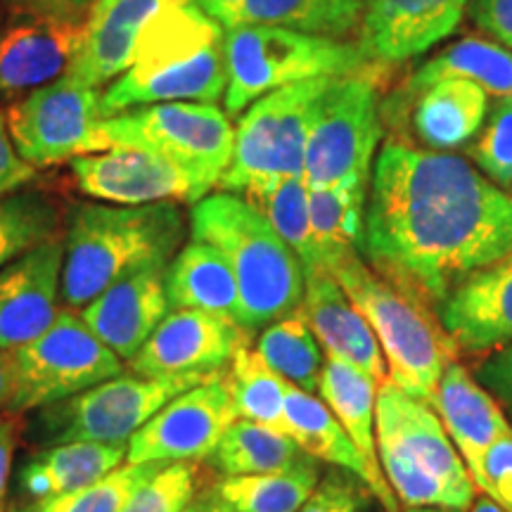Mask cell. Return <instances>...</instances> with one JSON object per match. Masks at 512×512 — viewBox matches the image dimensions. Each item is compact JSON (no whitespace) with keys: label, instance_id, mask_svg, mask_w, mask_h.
<instances>
[{"label":"cell","instance_id":"6da1fadb","mask_svg":"<svg viewBox=\"0 0 512 512\" xmlns=\"http://www.w3.org/2000/svg\"><path fill=\"white\" fill-rule=\"evenodd\" d=\"M512 252V195L451 152L389 138L373 164L358 254L434 309Z\"/></svg>","mask_w":512,"mask_h":512},{"label":"cell","instance_id":"7a4b0ae2","mask_svg":"<svg viewBox=\"0 0 512 512\" xmlns=\"http://www.w3.org/2000/svg\"><path fill=\"white\" fill-rule=\"evenodd\" d=\"M188 223L181 204L86 202L69 209L60 297L83 309L119 280L166 268L185 245Z\"/></svg>","mask_w":512,"mask_h":512},{"label":"cell","instance_id":"3957f363","mask_svg":"<svg viewBox=\"0 0 512 512\" xmlns=\"http://www.w3.org/2000/svg\"><path fill=\"white\" fill-rule=\"evenodd\" d=\"M228 88L226 29L195 0H174L140 41L136 60L102 88V117L159 102H211Z\"/></svg>","mask_w":512,"mask_h":512},{"label":"cell","instance_id":"277c9868","mask_svg":"<svg viewBox=\"0 0 512 512\" xmlns=\"http://www.w3.org/2000/svg\"><path fill=\"white\" fill-rule=\"evenodd\" d=\"M190 235L226 256L240 292V325L252 337L302 306V261L240 195L221 190L192 204Z\"/></svg>","mask_w":512,"mask_h":512},{"label":"cell","instance_id":"5b68a950","mask_svg":"<svg viewBox=\"0 0 512 512\" xmlns=\"http://www.w3.org/2000/svg\"><path fill=\"white\" fill-rule=\"evenodd\" d=\"M328 271L373 328L387 380L432 406L441 375L458 356L437 309L377 273L358 252L339 256Z\"/></svg>","mask_w":512,"mask_h":512},{"label":"cell","instance_id":"8992f818","mask_svg":"<svg viewBox=\"0 0 512 512\" xmlns=\"http://www.w3.org/2000/svg\"><path fill=\"white\" fill-rule=\"evenodd\" d=\"M228 117L278 88L323 76H351L380 67L363 55L356 41H330L268 24H238L226 29Z\"/></svg>","mask_w":512,"mask_h":512},{"label":"cell","instance_id":"52a82bcc","mask_svg":"<svg viewBox=\"0 0 512 512\" xmlns=\"http://www.w3.org/2000/svg\"><path fill=\"white\" fill-rule=\"evenodd\" d=\"M335 79L299 81L252 102L235 128L233 162L219 188L252 202L287 178L304 176L311 126Z\"/></svg>","mask_w":512,"mask_h":512},{"label":"cell","instance_id":"ba28073f","mask_svg":"<svg viewBox=\"0 0 512 512\" xmlns=\"http://www.w3.org/2000/svg\"><path fill=\"white\" fill-rule=\"evenodd\" d=\"M337 76L320 102L304 159L309 188H368L382 140L380 72Z\"/></svg>","mask_w":512,"mask_h":512},{"label":"cell","instance_id":"9c48e42d","mask_svg":"<svg viewBox=\"0 0 512 512\" xmlns=\"http://www.w3.org/2000/svg\"><path fill=\"white\" fill-rule=\"evenodd\" d=\"M112 145L155 152L181 166L209 190L219 188L233 162L235 126L211 102H159L102 119Z\"/></svg>","mask_w":512,"mask_h":512},{"label":"cell","instance_id":"30bf717a","mask_svg":"<svg viewBox=\"0 0 512 512\" xmlns=\"http://www.w3.org/2000/svg\"><path fill=\"white\" fill-rule=\"evenodd\" d=\"M124 373V361L93 335L81 313L62 309L53 325L12 349V413L38 411Z\"/></svg>","mask_w":512,"mask_h":512},{"label":"cell","instance_id":"8fae6325","mask_svg":"<svg viewBox=\"0 0 512 512\" xmlns=\"http://www.w3.org/2000/svg\"><path fill=\"white\" fill-rule=\"evenodd\" d=\"M223 373L171 377L117 375L86 392L38 408L36 437L48 446L67 441H128L178 394Z\"/></svg>","mask_w":512,"mask_h":512},{"label":"cell","instance_id":"7c38bea8","mask_svg":"<svg viewBox=\"0 0 512 512\" xmlns=\"http://www.w3.org/2000/svg\"><path fill=\"white\" fill-rule=\"evenodd\" d=\"M102 91L60 76L17 100L8 114V133L17 155L34 169L72 162L76 157L112 150L102 133Z\"/></svg>","mask_w":512,"mask_h":512},{"label":"cell","instance_id":"4fadbf2b","mask_svg":"<svg viewBox=\"0 0 512 512\" xmlns=\"http://www.w3.org/2000/svg\"><path fill=\"white\" fill-rule=\"evenodd\" d=\"M238 420L228 370L178 394L128 439L126 463H197L216 451Z\"/></svg>","mask_w":512,"mask_h":512},{"label":"cell","instance_id":"5bb4252c","mask_svg":"<svg viewBox=\"0 0 512 512\" xmlns=\"http://www.w3.org/2000/svg\"><path fill=\"white\" fill-rule=\"evenodd\" d=\"M79 190L91 200L110 204H195L211 195L207 185L155 152L114 145L112 150L69 162Z\"/></svg>","mask_w":512,"mask_h":512},{"label":"cell","instance_id":"9a60e30c","mask_svg":"<svg viewBox=\"0 0 512 512\" xmlns=\"http://www.w3.org/2000/svg\"><path fill=\"white\" fill-rule=\"evenodd\" d=\"M252 335L235 320L207 311L174 309L157 325L128 366L136 375H214L223 373Z\"/></svg>","mask_w":512,"mask_h":512},{"label":"cell","instance_id":"2e32d148","mask_svg":"<svg viewBox=\"0 0 512 512\" xmlns=\"http://www.w3.org/2000/svg\"><path fill=\"white\" fill-rule=\"evenodd\" d=\"M375 432L377 446L394 448L425 472L444 479L460 491L467 494L477 491L437 411L430 403L406 394L389 380H384L377 389Z\"/></svg>","mask_w":512,"mask_h":512},{"label":"cell","instance_id":"e0dca14e","mask_svg":"<svg viewBox=\"0 0 512 512\" xmlns=\"http://www.w3.org/2000/svg\"><path fill=\"white\" fill-rule=\"evenodd\" d=\"M470 0H368L358 46L380 67L408 62L446 41Z\"/></svg>","mask_w":512,"mask_h":512},{"label":"cell","instance_id":"ac0fdd59","mask_svg":"<svg viewBox=\"0 0 512 512\" xmlns=\"http://www.w3.org/2000/svg\"><path fill=\"white\" fill-rule=\"evenodd\" d=\"M171 3L174 0H98L83 19L67 76L98 91L110 86L131 67L145 31Z\"/></svg>","mask_w":512,"mask_h":512},{"label":"cell","instance_id":"d6986e66","mask_svg":"<svg viewBox=\"0 0 512 512\" xmlns=\"http://www.w3.org/2000/svg\"><path fill=\"white\" fill-rule=\"evenodd\" d=\"M64 238L55 235L0 268V349H19L57 318Z\"/></svg>","mask_w":512,"mask_h":512},{"label":"cell","instance_id":"ffe728a7","mask_svg":"<svg viewBox=\"0 0 512 512\" xmlns=\"http://www.w3.org/2000/svg\"><path fill=\"white\" fill-rule=\"evenodd\" d=\"M83 22L12 15L0 24V95H27L69 72Z\"/></svg>","mask_w":512,"mask_h":512},{"label":"cell","instance_id":"44dd1931","mask_svg":"<svg viewBox=\"0 0 512 512\" xmlns=\"http://www.w3.org/2000/svg\"><path fill=\"white\" fill-rule=\"evenodd\" d=\"M439 320L460 351L482 354L512 342V252L479 268L437 306Z\"/></svg>","mask_w":512,"mask_h":512},{"label":"cell","instance_id":"7402d4cb","mask_svg":"<svg viewBox=\"0 0 512 512\" xmlns=\"http://www.w3.org/2000/svg\"><path fill=\"white\" fill-rule=\"evenodd\" d=\"M164 275L166 268L128 275L79 311L93 335L121 361H131L171 311Z\"/></svg>","mask_w":512,"mask_h":512},{"label":"cell","instance_id":"603a6c76","mask_svg":"<svg viewBox=\"0 0 512 512\" xmlns=\"http://www.w3.org/2000/svg\"><path fill=\"white\" fill-rule=\"evenodd\" d=\"M432 408L439 413L446 434L458 448L472 482L479 489L486 451L498 439L512 434V425L505 418L503 408L458 361L448 363L441 375Z\"/></svg>","mask_w":512,"mask_h":512},{"label":"cell","instance_id":"cb8c5ba5","mask_svg":"<svg viewBox=\"0 0 512 512\" xmlns=\"http://www.w3.org/2000/svg\"><path fill=\"white\" fill-rule=\"evenodd\" d=\"M446 79L475 81L489 98H512V50L479 36L451 43L418 64L406 81L394 88L382 105V117L389 124H401L415 95Z\"/></svg>","mask_w":512,"mask_h":512},{"label":"cell","instance_id":"d4e9b609","mask_svg":"<svg viewBox=\"0 0 512 512\" xmlns=\"http://www.w3.org/2000/svg\"><path fill=\"white\" fill-rule=\"evenodd\" d=\"M306 275L302 313L318 344L328 356L344 358L366 370L377 382L387 380V361L373 328L349 302L330 271L318 268Z\"/></svg>","mask_w":512,"mask_h":512},{"label":"cell","instance_id":"484cf974","mask_svg":"<svg viewBox=\"0 0 512 512\" xmlns=\"http://www.w3.org/2000/svg\"><path fill=\"white\" fill-rule=\"evenodd\" d=\"M380 384L382 382H377L366 370L356 368L354 363L325 354L318 394L325 401V406L335 413V418L342 422V427L361 453L370 472V494L380 498L384 512H399V501L384 479L380 451H377L375 401Z\"/></svg>","mask_w":512,"mask_h":512},{"label":"cell","instance_id":"4316f807","mask_svg":"<svg viewBox=\"0 0 512 512\" xmlns=\"http://www.w3.org/2000/svg\"><path fill=\"white\" fill-rule=\"evenodd\" d=\"M489 114V95L475 81L446 79L413 98L401 126L430 150L446 152L470 143Z\"/></svg>","mask_w":512,"mask_h":512},{"label":"cell","instance_id":"83f0119b","mask_svg":"<svg viewBox=\"0 0 512 512\" xmlns=\"http://www.w3.org/2000/svg\"><path fill=\"white\" fill-rule=\"evenodd\" d=\"M164 285L171 311H207L240 325V292L233 268L226 256L207 242H185L166 266Z\"/></svg>","mask_w":512,"mask_h":512},{"label":"cell","instance_id":"f1b7e54d","mask_svg":"<svg viewBox=\"0 0 512 512\" xmlns=\"http://www.w3.org/2000/svg\"><path fill=\"white\" fill-rule=\"evenodd\" d=\"M128 441H67L48 446L22 470V489L34 501L72 494L124 465Z\"/></svg>","mask_w":512,"mask_h":512},{"label":"cell","instance_id":"f546056e","mask_svg":"<svg viewBox=\"0 0 512 512\" xmlns=\"http://www.w3.org/2000/svg\"><path fill=\"white\" fill-rule=\"evenodd\" d=\"M285 422L287 434L297 441L306 456L318 463L342 467L349 475L361 479L370 491V472L361 453L320 396L290 384L285 399Z\"/></svg>","mask_w":512,"mask_h":512},{"label":"cell","instance_id":"4dcf8cb0","mask_svg":"<svg viewBox=\"0 0 512 512\" xmlns=\"http://www.w3.org/2000/svg\"><path fill=\"white\" fill-rule=\"evenodd\" d=\"M368 0H247L240 24H268L358 43Z\"/></svg>","mask_w":512,"mask_h":512},{"label":"cell","instance_id":"1f68e13d","mask_svg":"<svg viewBox=\"0 0 512 512\" xmlns=\"http://www.w3.org/2000/svg\"><path fill=\"white\" fill-rule=\"evenodd\" d=\"M223 477L271 475L297 470L313 458L306 456L297 441L249 420H235L209 456Z\"/></svg>","mask_w":512,"mask_h":512},{"label":"cell","instance_id":"d6a6232c","mask_svg":"<svg viewBox=\"0 0 512 512\" xmlns=\"http://www.w3.org/2000/svg\"><path fill=\"white\" fill-rule=\"evenodd\" d=\"M318 482V460H311L287 472L221 477L209 496L230 512H299Z\"/></svg>","mask_w":512,"mask_h":512},{"label":"cell","instance_id":"836d02e7","mask_svg":"<svg viewBox=\"0 0 512 512\" xmlns=\"http://www.w3.org/2000/svg\"><path fill=\"white\" fill-rule=\"evenodd\" d=\"M254 351L273 368L280 377H285L292 387L304 389L309 394H318V382L323 375L325 351L320 349L316 335L306 323L302 306L290 316L275 320L259 332Z\"/></svg>","mask_w":512,"mask_h":512},{"label":"cell","instance_id":"e575fe53","mask_svg":"<svg viewBox=\"0 0 512 512\" xmlns=\"http://www.w3.org/2000/svg\"><path fill=\"white\" fill-rule=\"evenodd\" d=\"M366 195L368 188H309L311 230L325 271L339 256L358 252Z\"/></svg>","mask_w":512,"mask_h":512},{"label":"cell","instance_id":"d590c367","mask_svg":"<svg viewBox=\"0 0 512 512\" xmlns=\"http://www.w3.org/2000/svg\"><path fill=\"white\" fill-rule=\"evenodd\" d=\"M228 387L238 420L287 434L285 399L290 382L280 377L252 347H242L228 370ZM290 437V434H287Z\"/></svg>","mask_w":512,"mask_h":512},{"label":"cell","instance_id":"8d00e7d4","mask_svg":"<svg viewBox=\"0 0 512 512\" xmlns=\"http://www.w3.org/2000/svg\"><path fill=\"white\" fill-rule=\"evenodd\" d=\"M60 235V207L43 190L0 195V268Z\"/></svg>","mask_w":512,"mask_h":512},{"label":"cell","instance_id":"74e56055","mask_svg":"<svg viewBox=\"0 0 512 512\" xmlns=\"http://www.w3.org/2000/svg\"><path fill=\"white\" fill-rule=\"evenodd\" d=\"M249 204H254L266 216L268 223L278 230L280 238L292 247V252L302 261L304 273L323 268L311 230L309 185H306L304 176L287 178V181L275 185L271 192L256 197Z\"/></svg>","mask_w":512,"mask_h":512},{"label":"cell","instance_id":"f35d334b","mask_svg":"<svg viewBox=\"0 0 512 512\" xmlns=\"http://www.w3.org/2000/svg\"><path fill=\"white\" fill-rule=\"evenodd\" d=\"M159 463L119 465L117 470L98 482L76 489L72 494H62L48 501H38L27 512H121L128 496L145 477L152 475Z\"/></svg>","mask_w":512,"mask_h":512},{"label":"cell","instance_id":"ab89813d","mask_svg":"<svg viewBox=\"0 0 512 512\" xmlns=\"http://www.w3.org/2000/svg\"><path fill=\"white\" fill-rule=\"evenodd\" d=\"M197 491L195 463H159L121 512H188Z\"/></svg>","mask_w":512,"mask_h":512},{"label":"cell","instance_id":"60d3db41","mask_svg":"<svg viewBox=\"0 0 512 512\" xmlns=\"http://www.w3.org/2000/svg\"><path fill=\"white\" fill-rule=\"evenodd\" d=\"M467 155L491 183L512 188V98H498L489 107Z\"/></svg>","mask_w":512,"mask_h":512},{"label":"cell","instance_id":"b9f144b4","mask_svg":"<svg viewBox=\"0 0 512 512\" xmlns=\"http://www.w3.org/2000/svg\"><path fill=\"white\" fill-rule=\"evenodd\" d=\"M368 503L366 489L358 477L342 472H328L320 479L309 501L299 512H361Z\"/></svg>","mask_w":512,"mask_h":512},{"label":"cell","instance_id":"7bdbcfd3","mask_svg":"<svg viewBox=\"0 0 512 512\" xmlns=\"http://www.w3.org/2000/svg\"><path fill=\"white\" fill-rule=\"evenodd\" d=\"M475 380L494 396L512 425V342L486 356L475 370Z\"/></svg>","mask_w":512,"mask_h":512},{"label":"cell","instance_id":"ee69618b","mask_svg":"<svg viewBox=\"0 0 512 512\" xmlns=\"http://www.w3.org/2000/svg\"><path fill=\"white\" fill-rule=\"evenodd\" d=\"M467 17L489 41L512 50V0H470Z\"/></svg>","mask_w":512,"mask_h":512},{"label":"cell","instance_id":"f6af8a7d","mask_svg":"<svg viewBox=\"0 0 512 512\" xmlns=\"http://www.w3.org/2000/svg\"><path fill=\"white\" fill-rule=\"evenodd\" d=\"M34 176V166L22 162V157L17 155L8 133V121H5L3 112H0V195L22 190L24 185L34 181Z\"/></svg>","mask_w":512,"mask_h":512},{"label":"cell","instance_id":"bcb514c9","mask_svg":"<svg viewBox=\"0 0 512 512\" xmlns=\"http://www.w3.org/2000/svg\"><path fill=\"white\" fill-rule=\"evenodd\" d=\"M12 15H43L83 22L98 0H5Z\"/></svg>","mask_w":512,"mask_h":512},{"label":"cell","instance_id":"7dc6e473","mask_svg":"<svg viewBox=\"0 0 512 512\" xmlns=\"http://www.w3.org/2000/svg\"><path fill=\"white\" fill-rule=\"evenodd\" d=\"M512 475V434L498 439L494 446L486 451L482 465V484L479 491L496 501V486L501 479Z\"/></svg>","mask_w":512,"mask_h":512},{"label":"cell","instance_id":"c3c4849f","mask_svg":"<svg viewBox=\"0 0 512 512\" xmlns=\"http://www.w3.org/2000/svg\"><path fill=\"white\" fill-rule=\"evenodd\" d=\"M195 3L200 5L211 19H216L223 29H233L240 24L242 8H245L247 0H195Z\"/></svg>","mask_w":512,"mask_h":512},{"label":"cell","instance_id":"681fc988","mask_svg":"<svg viewBox=\"0 0 512 512\" xmlns=\"http://www.w3.org/2000/svg\"><path fill=\"white\" fill-rule=\"evenodd\" d=\"M12 448H15V434H12V425L8 420L0 418V498L5 494L10 477L12 465Z\"/></svg>","mask_w":512,"mask_h":512},{"label":"cell","instance_id":"f907efd6","mask_svg":"<svg viewBox=\"0 0 512 512\" xmlns=\"http://www.w3.org/2000/svg\"><path fill=\"white\" fill-rule=\"evenodd\" d=\"M12 392V351L0 349V406H5Z\"/></svg>","mask_w":512,"mask_h":512},{"label":"cell","instance_id":"816d5d0a","mask_svg":"<svg viewBox=\"0 0 512 512\" xmlns=\"http://www.w3.org/2000/svg\"><path fill=\"white\" fill-rule=\"evenodd\" d=\"M496 503L505 508V512H512V475L505 477L496 486Z\"/></svg>","mask_w":512,"mask_h":512},{"label":"cell","instance_id":"f5cc1de1","mask_svg":"<svg viewBox=\"0 0 512 512\" xmlns=\"http://www.w3.org/2000/svg\"><path fill=\"white\" fill-rule=\"evenodd\" d=\"M188 512H230V510H226L223 508V505H219L214 501V498L211 496H207V498H202L200 503H195V505H190L188 508Z\"/></svg>","mask_w":512,"mask_h":512},{"label":"cell","instance_id":"db71d44e","mask_svg":"<svg viewBox=\"0 0 512 512\" xmlns=\"http://www.w3.org/2000/svg\"><path fill=\"white\" fill-rule=\"evenodd\" d=\"M470 512H505V508H501V505H498L494 498L484 496V498H477V501L472 503Z\"/></svg>","mask_w":512,"mask_h":512},{"label":"cell","instance_id":"11a10c76","mask_svg":"<svg viewBox=\"0 0 512 512\" xmlns=\"http://www.w3.org/2000/svg\"><path fill=\"white\" fill-rule=\"evenodd\" d=\"M406 512H460V510H448V508H408Z\"/></svg>","mask_w":512,"mask_h":512},{"label":"cell","instance_id":"9f6ffc18","mask_svg":"<svg viewBox=\"0 0 512 512\" xmlns=\"http://www.w3.org/2000/svg\"><path fill=\"white\" fill-rule=\"evenodd\" d=\"M0 22H3V17H0Z\"/></svg>","mask_w":512,"mask_h":512}]
</instances>
